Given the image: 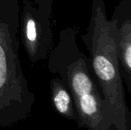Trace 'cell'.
I'll return each instance as SVG.
<instances>
[{"instance_id":"5b68a950","label":"cell","mask_w":131,"mask_h":130,"mask_svg":"<svg viewBox=\"0 0 131 130\" xmlns=\"http://www.w3.org/2000/svg\"><path fill=\"white\" fill-rule=\"evenodd\" d=\"M50 93L53 109L62 117L76 122L77 114L72 96L59 77L51 80Z\"/></svg>"},{"instance_id":"3957f363","label":"cell","mask_w":131,"mask_h":130,"mask_svg":"<svg viewBox=\"0 0 131 130\" xmlns=\"http://www.w3.org/2000/svg\"><path fill=\"white\" fill-rule=\"evenodd\" d=\"M53 5H37L31 0L22 2L19 16V33L31 63L48 59L54 47L51 28Z\"/></svg>"},{"instance_id":"7a4b0ae2","label":"cell","mask_w":131,"mask_h":130,"mask_svg":"<svg viewBox=\"0 0 131 130\" xmlns=\"http://www.w3.org/2000/svg\"><path fill=\"white\" fill-rule=\"evenodd\" d=\"M18 0H0V127L22 122L35 102L19 60Z\"/></svg>"},{"instance_id":"8992f818","label":"cell","mask_w":131,"mask_h":130,"mask_svg":"<svg viewBox=\"0 0 131 130\" xmlns=\"http://www.w3.org/2000/svg\"><path fill=\"white\" fill-rule=\"evenodd\" d=\"M37 5H53V0H31Z\"/></svg>"},{"instance_id":"277c9868","label":"cell","mask_w":131,"mask_h":130,"mask_svg":"<svg viewBox=\"0 0 131 130\" xmlns=\"http://www.w3.org/2000/svg\"><path fill=\"white\" fill-rule=\"evenodd\" d=\"M117 21V48L121 74L131 93V0H121L112 15Z\"/></svg>"},{"instance_id":"6da1fadb","label":"cell","mask_w":131,"mask_h":130,"mask_svg":"<svg viewBox=\"0 0 131 130\" xmlns=\"http://www.w3.org/2000/svg\"><path fill=\"white\" fill-rule=\"evenodd\" d=\"M117 21L107 16L104 0H93L91 15L81 40L89 54L91 71L101 89L107 116L115 130H131V118L117 48Z\"/></svg>"}]
</instances>
